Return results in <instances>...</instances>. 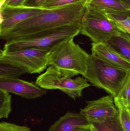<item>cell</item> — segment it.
Instances as JSON below:
<instances>
[{"label":"cell","instance_id":"14","mask_svg":"<svg viewBox=\"0 0 130 131\" xmlns=\"http://www.w3.org/2000/svg\"><path fill=\"white\" fill-rule=\"evenodd\" d=\"M106 43L130 61V34L128 32L121 31Z\"/></svg>","mask_w":130,"mask_h":131},{"label":"cell","instance_id":"6","mask_svg":"<svg viewBox=\"0 0 130 131\" xmlns=\"http://www.w3.org/2000/svg\"><path fill=\"white\" fill-rule=\"evenodd\" d=\"M121 31V28L106 14L87 4L80 34L89 37L94 43H106Z\"/></svg>","mask_w":130,"mask_h":131},{"label":"cell","instance_id":"17","mask_svg":"<svg viewBox=\"0 0 130 131\" xmlns=\"http://www.w3.org/2000/svg\"><path fill=\"white\" fill-rule=\"evenodd\" d=\"M11 111V95L7 92L0 89V118H7Z\"/></svg>","mask_w":130,"mask_h":131},{"label":"cell","instance_id":"3","mask_svg":"<svg viewBox=\"0 0 130 131\" xmlns=\"http://www.w3.org/2000/svg\"><path fill=\"white\" fill-rule=\"evenodd\" d=\"M130 75V71L110 65L90 54L88 69L83 76L92 85L104 89L114 98Z\"/></svg>","mask_w":130,"mask_h":131},{"label":"cell","instance_id":"21","mask_svg":"<svg viewBox=\"0 0 130 131\" xmlns=\"http://www.w3.org/2000/svg\"><path fill=\"white\" fill-rule=\"evenodd\" d=\"M88 0H47L42 8L51 9L70 5L73 4L87 2Z\"/></svg>","mask_w":130,"mask_h":131},{"label":"cell","instance_id":"16","mask_svg":"<svg viewBox=\"0 0 130 131\" xmlns=\"http://www.w3.org/2000/svg\"><path fill=\"white\" fill-rule=\"evenodd\" d=\"M27 73L24 69L9 64L0 63V78H18Z\"/></svg>","mask_w":130,"mask_h":131},{"label":"cell","instance_id":"29","mask_svg":"<svg viewBox=\"0 0 130 131\" xmlns=\"http://www.w3.org/2000/svg\"><path fill=\"white\" fill-rule=\"evenodd\" d=\"M0 1H1V0H0Z\"/></svg>","mask_w":130,"mask_h":131},{"label":"cell","instance_id":"13","mask_svg":"<svg viewBox=\"0 0 130 131\" xmlns=\"http://www.w3.org/2000/svg\"><path fill=\"white\" fill-rule=\"evenodd\" d=\"M87 5L105 14L130 11V8L121 0H88Z\"/></svg>","mask_w":130,"mask_h":131},{"label":"cell","instance_id":"1","mask_svg":"<svg viewBox=\"0 0 130 131\" xmlns=\"http://www.w3.org/2000/svg\"><path fill=\"white\" fill-rule=\"evenodd\" d=\"M87 2L51 9L38 14L11 28L0 33V38L7 41L19 40L39 32L65 25H79L87 8Z\"/></svg>","mask_w":130,"mask_h":131},{"label":"cell","instance_id":"9","mask_svg":"<svg viewBox=\"0 0 130 131\" xmlns=\"http://www.w3.org/2000/svg\"><path fill=\"white\" fill-rule=\"evenodd\" d=\"M43 9L23 5L14 7L1 5L0 33L34 16Z\"/></svg>","mask_w":130,"mask_h":131},{"label":"cell","instance_id":"11","mask_svg":"<svg viewBox=\"0 0 130 131\" xmlns=\"http://www.w3.org/2000/svg\"><path fill=\"white\" fill-rule=\"evenodd\" d=\"M92 54L98 59L109 64L130 71V61L115 51L108 44L91 43Z\"/></svg>","mask_w":130,"mask_h":131},{"label":"cell","instance_id":"25","mask_svg":"<svg viewBox=\"0 0 130 131\" xmlns=\"http://www.w3.org/2000/svg\"><path fill=\"white\" fill-rule=\"evenodd\" d=\"M73 131H97L92 124L80 126L75 128Z\"/></svg>","mask_w":130,"mask_h":131},{"label":"cell","instance_id":"5","mask_svg":"<svg viewBox=\"0 0 130 131\" xmlns=\"http://www.w3.org/2000/svg\"><path fill=\"white\" fill-rule=\"evenodd\" d=\"M78 74L71 71L49 66L45 72L37 77L35 83L46 90L59 89L75 100L82 96L83 89L91 86L84 77L72 79Z\"/></svg>","mask_w":130,"mask_h":131},{"label":"cell","instance_id":"15","mask_svg":"<svg viewBox=\"0 0 130 131\" xmlns=\"http://www.w3.org/2000/svg\"><path fill=\"white\" fill-rule=\"evenodd\" d=\"M91 124L97 131H124L120 121L119 112L114 117Z\"/></svg>","mask_w":130,"mask_h":131},{"label":"cell","instance_id":"8","mask_svg":"<svg viewBox=\"0 0 130 131\" xmlns=\"http://www.w3.org/2000/svg\"><path fill=\"white\" fill-rule=\"evenodd\" d=\"M113 99L109 95L97 100L86 102L87 105L81 109L80 113L86 117L89 124L114 117L118 110Z\"/></svg>","mask_w":130,"mask_h":131},{"label":"cell","instance_id":"2","mask_svg":"<svg viewBox=\"0 0 130 131\" xmlns=\"http://www.w3.org/2000/svg\"><path fill=\"white\" fill-rule=\"evenodd\" d=\"M74 37L60 41L49 51L48 65L84 75L90 54L74 41Z\"/></svg>","mask_w":130,"mask_h":131},{"label":"cell","instance_id":"22","mask_svg":"<svg viewBox=\"0 0 130 131\" xmlns=\"http://www.w3.org/2000/svg\"><path fill=\"white\" fill-rule=\"evenodd\" d=\"M0 131H31L26 126H20L13 123L3 122L0 123Z\"/></svg>","mask_w":130,"mask_h":131},{"label":"cell","instance_id":"24","mask_svg":"<svg viewBox=\"0 0 130 131\" xmlns=\"http://www.w3.org/2000/svg\"><path fill=\"white\" fill-rule=\"evenodd\" d=\"M26 0H4L1 2V5H7L11 7L23 6Z\"/></svg>","mask_w":130,"mask_h":131},{"label":"cell","instance_id":"12","mask_svg":"<svg viewBox=\"0 0 130 131\" xmlns=\"http://www.w3.org/2000/svg\"><path fill=\"white\" fill-rule=\"evenodd\" d=\"M89 124L86 117L81 113L68 112L55 122L48 131H73L76 128Z\"/></svg>","mask_w":130,"mask_h":131},{"label":"cell","instance_id":"26","mask_svg":"<svg viewBox=\"0 0 130 131\" xmlns=\"http://www.w3.org/2000/svg\"><path fill=\"white\" fill-rule=\"evenodd\" d=\"M130 8V0H121Z\"/></svg>","mask_w":130,"mask_h":131},{"label":"cell","instance_id":"27","mask_svg":"<svg viewBox=\"0 0 130 131\" xmlns=\"http://www.w3.org/2000/svg\"><path fill=\"white\" fill-rule=\"evenodd\" d=\"M4 1V0H1V2H2V1Z\"/></svg>","mask_w":130,"mask_h":131},{"label":"cell","instance_id":"18","mask_svg":"<svg viewBox=\"0 0 130 131\" xmlns=\"http://www.w3.org/2000/svg\"><path fill=\"white\" fill-rule=\"evenodd\" d=\"M114 21L122 29L123 32H128L130 30V11L116 14H106Z\"/></svg>","mask_w":130,"mask_h":131},{"label":"cell","instance_id":"23","mask_svg":"<svg viewBox=\"0 0 130 131\" xmlns=\"http://www.w3.org/2000/svg\"><path fill=\"white\" fill-rule=\"evenodd\" d=\"M47 1V0H26L23 5L30 7L42 8L43 5Z\"/></svg>","mask_w":130,"mask_h":131},{"label":"cell","instance_id":"10","mask_svg":"<svg viewBox=\"0 0 130 131\" xmlns=\"http://www.w3.org/2000/svg\"><path fill=\"white\" fill-rule=\"evenodd\" d=\"M0 89L29 99L37 98L47 92L36 83L18 78H0Z\"/></svg>","mask_w":130,"mask_h":131},{"label":"cell","instance_id":"28","mask_svg":"<svg viewBox=\"0 0 130 131\" xmlns=\"http://www.w3.org/2000/svg\"><path fill=\"white\" fill-rule=\"evenodd\" d=\"M129 108L130 110V108Z\"/></svg>","mask_w":130,"mask_h":131},{"label":"cell","instance_id":"4","mask_svg":"<svg viewBox=\"0 0 130 131\" xmlns=\"http://www.w3.org/2000/svg\"><path fill=\"white\" fill-rule=\"evenodd\" d=\"M81 26L65 25L55 28L17 41H7L3 50L11 51L27 48L50 51L61 41L80 34Z\"/></svg>","mask_w":130,"mask_h":131},{"label":"cell","instance_id":"20","mask_svg":"<svg viewBox=\"0 0 130 131\" xmlns=\"http://www.w3.org/2000/svg\"><path fill=\"white\" fill-rule=\"evenodd\" d=\"M114 100L118 101L126 107H130V75Z\"/></svg>","mask_w":130,"mask_h":131},{"label":"cell","instance_id":"19","mask_svg":"<svg viewBox=\"0 0 130 131\" xmlns=\"http://www.w3.org/2000/svg\"><path fill=\"white\" fill-rule=\"evenodd\" d=\"M114 104L119 112L120 121L124 131H130V110L128 108L114 100Z\"/></svg>","mask_w":130,"mask_h":131},{"label":"cell","instance_id":"7","mask_svg":"<svg viewBox=\"0 0 130 131\" xmlns=\"http://www.w3.org/2000/svg\"><path fill=\"white\" fill-rule=\"evenodd\" d=\"M49 51L27 48L15 51H0V63L16 66L27 73L40 74L47 68Z\"/></svg>","mask_w":130,"mask_h":131}]
</instances>
